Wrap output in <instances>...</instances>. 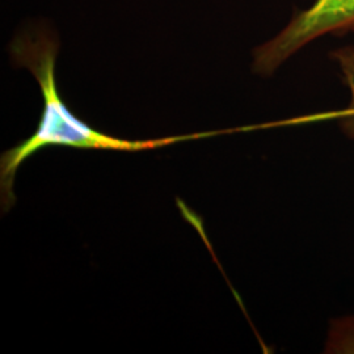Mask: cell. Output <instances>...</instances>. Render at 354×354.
Here are the masks:
<instances>
[{"label": "cell", "instance_id": "6da1fadb", "mask_svg": "<svg viewBox=\"0 0 354 354\" xmlns=\"http://www.w3.org/2000/svg\"><path fill=\"white\" fill-rule=\"evenodd\" d=\"M58 49L59 45L57 39L48 32L21 35L11 45L13 62L20 67H26L36 77L42 93L44 108L36 131L0 156V197L3 213H7L16 203L13 187L20 165L45 147L64 146L80 150L138 152L159 149L183 140L203 138L212 134H192L163 140H127L104 134L89 127L71 112L59 95L55 79Z\"/></svg>", "mask_w": 354, "mask_h": 354}, {"label": "cell", "instance_id": "7a4b0ae2", "mask_svg": "<svg viewBox=\"0 0 354 354\" xmlns=\"http://www.w3.org/2000/svg\"><path fill=\"white\" fill-rule=\"evenodd\" d=\"M354 32V0H313L295 13L276 37L253 51V71L273 75L282 64L307 45L326 36Z\"/></svg>", "mask_w": 354, "mask_h": 354}, {"label": "cell", "instance_id": "3957f363", "mask_svg": "<svg viewBox=\"0 0 354 354\" xmlns=\"http://www.w3.org/2000/svg\"><path fill=\"white\" fill-rule=\"evenodd\" d=\"M324 353L354 354V315L330 320Z\"/></svg>", "mask_w": 354, "mask_h": 354}, {"label": "cell", "instance_id": "277c9868", "mask_svg": "<svg viewBox=\"0 0 354 354\" xmlns=\"http://www.w3.org/2000/svg\"><path fill=\"white\" fill-rule=\"evenodd\" d=\"M332 57L340 66L344 80L351 91V105L342 117V131L354 138V46L333 51Z\"/></svg>", "mask_w": 354, "mask_h": 354}]
</instances>
